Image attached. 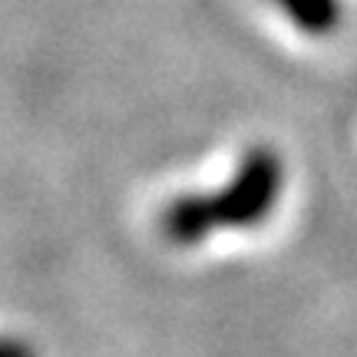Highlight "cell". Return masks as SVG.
<instances>
[{
  "label": "cell",
  "instance_id": "6da1fadb",
  "mask_svg": "<svg viewBox=\"0 0 357 357\" xmlns=\"http://www.w3.org/2000/svg\"><path fill=\"white\" fill-rule=\"evenodd\" d=\"M284 189V162L275 149L255 146L242 155L229 185L205 195H178L162 208L159 231L172 245H199L222 229L261 225Z\"/></svg>",
  "mask_w": 357,
  "mask_h": 357
},
{
  "label": "cell",
  "instance_id": "3957f363",
  "mask_svg": "<svg viewBox=\"0 0 357 357\" xmlns=\"http://www.w3.org/2000/svg\"><path fill=\"white\" fill-rule=\"evenodd\" d=\"M0 357H37V351L20 337H0Z\"/></svg>",
  "mask_w": 357,
  "mask_h": 357
},
{
  "label": "cell",
  "instance_id": "7a4b0ae2",
  "mask_svg": "<svg viewBox=\"0 0 357 357\" xmlns=\"http://www.w3.org/2000/svg\"><path fill=\"white\" fill-rule=\"evenodd\" d=\"M294 26L307 33H331L341 24V0H275Z\"/></svg>",
  "mask_w": 357,
  "mask_h": 357
}]
</instances>
